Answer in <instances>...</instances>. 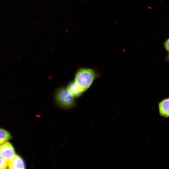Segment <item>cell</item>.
Returning <instances> with one entry per match:
<instances>
[{
    "label": "cell",
    "instance_id": "7a4b0ae2",
    "mask_svg": "<svg viewBox=\"0 0 169 169\" xmlns=\"http://www.w3.org/2000/svg\"><path fill=\"white\" fill-rule=\"evenodd\" d=\"M54 97L57 104L63 109H70L74 105V97L66 87H62L57 89L54 92Z\"/></svg>",
    "mask_w": 169,
    "mask_h": 169
},
{
    "label": "cell",
    "instance_id": "52a82bcc",
    "mask_svg": "<svg viewBox=\"0 0 169 169\" xmlns=\"http://www.w3.org/2000/svg\"><path fill=\"white\" fill-rule=\"evenodd\" d=\"M12 136L8 131L0 128V145L10 140Z\"/></svg>",
    "mask_w": 169,
    "mask_h": 169
},
{
    "label": "cell",
    "instance_id": "8992f818",
    "mask_svg": "<svg viewBox=\"0 0 169 169\" xmlns=\"http://www.w3.org/2000/svg\"><path fill=\"white\" fill-rule=\"evenodd\" d=\"M66 88L74 97L79 96L83 94L74 82L70 83Z\"/></svg>",
    "mask_w": 169,
    "mask_h": 169
},
{
    "label": "cell",
    "instance_id": "6da1fadb",
    "mask_svg": "<svg viewBox=\"0 0 169 169\" xmlns=\"http://www.w3.org/2000/svg\"><path fill=\"white\" fill-rule=\"evenodd\" d=\"M96 77V74L92 69L82 68L75 73L74 82L83 93L90 86Z\"/></svg>",
    "mask_w": 169,
    "mask_h": 169
},
{
    "label": "cell",
    "instance_id": "30bf717a",
    "mask_svg": "<svg viewBox=\"0 0 169 169\" xmlns=\"http://www.w3.org/2000/svg\"><path fill=\"white\" fill-rule=\"evenodd\" d=\"M168 60L169 61V54L168 55Z\"/></svg>",
    "mask_w": 169,
    "mask_h": 169
},
{
    "label": "cell",
    "instance_id": "ba28073f",
    "mask_svg": "<svg viewBox=\"0 0 169 169\" xmlns=\"http://www.w3.org/2000/svg\"><path fill=\"white\" fill-rule=\"evenodd\" d=\"M8 166V161L0 157V169L7 168Z\"/></svg>",
    "mask_w": 169,
    "mask_h": 169
},
{
    "label": "cell",
    "instance_id": "9c48e42d",
    "mask_svg": "<svg viewBox=\"0 0 169 169\" xmlns=\"http://www.w3.org/2000/svg\"><path fill=\"white\" fill-rule=\"evenodd\" d=\"M164 44L165 49L169 52V38L166 40Z\"/></svg>",
    "mask_w": 169,
    "mask_h": 169
},
{
    "label": "cell",
    "instance_id": "277c9868",
    "mask_svg": "<svg viewBox=\"0 0 169 169\" xmlns=\"http://www.w3.org/2000/svg\"><path fill=\"white\" fill-rule=\"evenodd\" d=\"M158 107L160 116L166 118L169 117V97L161 101L158 103Z\"/></svg>",
    "mask_w": 169,
    "mask_h": 169
},
{
    "label": "cell",
    "instance_id": "3957f363",
    "mask_svg": "<svg viewBox=\"0 0 169 169\" xmlns=\"http://www.w3.org/2000/svg\"><path fill=\"white\" fill-rule=\"evenodd\" d=\"M15 155L14 148L10 142H5L0 145V157L8 162Z\"/></svg>",
    "mask_w": 169,
    "mask_h": 169
},
{
    "label": "cell",
    "instance_id": "5b68a950",
    "mask_svg": "<svg viewBox=\"0 0 169 169\" xmlns=\"http://www.w3.org/2000/svg\"><path fill=\"white\" fill-rule=\"evenodd\" d=\"M9 169H24L25 166L23 159L19 156L15 155L14 157L8 162Z\"/></svg>",
    "mask_w": 169,
    "mask_h": 169
}]
</instances>
